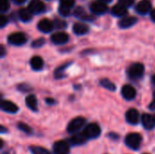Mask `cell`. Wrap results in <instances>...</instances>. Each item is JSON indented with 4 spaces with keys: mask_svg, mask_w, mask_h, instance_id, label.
Returning a JSON list of instances; mask_svg holds the SVG:
<instances>
[{
    "mask_svg": "<svg viewBox=\"0 0 155 154\" xmlns=\"http://www.w3.org/2000/svg\"><path fill=\"white\" fill-rule=\"evenodd\" d=\"M142 136L139 133H132L127 134V136L125 137V144L132 150H138L141 146L142 143Z\"/></svg>",
    "mask_w": 155,
    "mask_h": 154,
    "instance_id": "6da1fadb",
    "label": "cell"
},
{
    "mask_svg": "<svg viewBox=\"0 0 155 154\" xmlns=\"http://www.w3.org/2000/svg\"><path fill=\"white\" fill-rule=\"evenodd\" d=\"M83 133L87 139H95L101 134V128L96 123H89L84 129Z\"/></svg>",
    "mask_w": 155,
    "mask_h": 154,
    "instance_id": "7a4b0ae2",
    "label": "cell"
},
{
    "mask_svg": "<svg viewBox=\"0 0 155 154\" xmlns=\"http://www.w3.org/2000/svg\"><path fill=\"white\" fill-rule=\"evenodd\" d=\"M143 72H144V66L143 64L141 63H135L133 64L129 69H128V75L132 78V79H140L143 75Z\"/></svg>",
    "mask_w": 155,
    "mask_h": 154,
    "instance_id": "3957f363",
    "label": "cell"
},
{
    "mask_svg": "<svg viewBox=\"0 0 155 154\" xmlns=\"http://www.w3.org/2000/svg\"><path fill=\"white\" fill-rule=\"evenodd\" d=\"M86 123V120L85 118L84 117H76L74 119H73L69 123H68V126H67V132L69 133H77L78 131L81 130V128L84 127V125Z\"/></svg>",
    "mask_w": 155,
    "mask_h": 154,
    "instance_id": "277c9868",
    "label": "cell"
},
{
    "mask_svg": "<svg viewBox=\"0 0 155 154\" xmlns=\"http://www.w3.org/2000/svg\"><path fill=\"white\" fill-rule=\"evenodd\" d=\"M54 154H69L70 152V143L66 141L55 142L53 146Z\"/></svg>",
    "mask_w": 155,
    "mask_h": 154,
    "instance_id": "5b68a950",
    "label": "cell"
},
{
    "mask_svg": "<svg viewBox=\"0 0 155 154\" xmlns=\"http://www.w3.org/2000/svg\"><path fill=\"white\" fill-rule=\"evenodd\" d=\"M7 41L13 45H22L26 42V36L25 35V34L20 32L13 33L7 37Z\"/></svg>",
    "mask_w": 155,
    "mask_h": 154,
    "instance_id": "8992f818",
    "label": "cell"
},
{
    "mask_svg": "<svg viewBox=\"0 0 155 154\" xmlns=\"http://www.w3.org/2000/svg\"><path fill=\"white\" fill-rule=\"evenodd\" d=\"M90 9L94 15H102V14H104L105 12H107L108 6H107L106 3L98 0V1H94L91 4Z\"/></svg>",
    "mask_w": 155,
    "mask_h": 154,
    "instance_id": "52a82bcc",
    "label": "cell"
},
{
    "mask_svg": "<svg viewBox=\"0 0 155 154\" xmlns=\"http://www.w3.org/2000/svg\"><path fill=\"white\" fill-rule=\"evenodd\" d=\"M125 118H126V121H127L128 123L135 125L140 122V113L136 109L132 108V109H129L126 112Z\"/></svg>",
    "mask_w": 155,
    "mask_h": 154,
    "instance_id": "ba28073f",
    "label": "cell"
},
{
    "mask_svg": "<svg viewBox=\"0 0 155 154\" xmlns=\"http://www.w3.org/2000/svg\"><path fill=\"white\" fill-rule=\"evenodd\" d=\"M28 8L33 14H40L45 11V4L41 0H31Z\"/></svg>",
    "mask_w": 155,
    "mask_h": 154,
    "instance_id": "9c48e42d",
    "label": "cell"
},
{
    "mask_svg": "<svg viewBox=\"0 0 155 154\" xmlns=\"http://www.w3.org/2000/svg\"><path fill=\"white\" fill-rule=\"evenodd\" d=\"M122 95L124 99L130 101L135 98L136 96V90L130 84H125L122 88Z\"/></svg>",
    "mask_w": 155,
    "mask_h": 154,
    "instance_id": "30bf717a",
    "label": "cell"
},
{
    "mask_svg": "<svg viewBox=\"0 0 155 154\" xmlns=\"http://www.w3.org/2000/svg\"><path fill=\"white\" fill-rule=\"evenodd\" d=\"M51 40L55 44H64L69 40V35L64 32H58L51 36Z\"/></svg>",
    "mask_w": 155,
    "mask_h": 154,
    "instance_id": "8fae6325",
    "label": "cell"
},
{
    "mask_svg": "<svg viewBox=\"0 0 155 154\" xmlns=\"http://www.w3.org/2000/svg\"><path fill=\"white\" fill-rule=\"evenodd\" d=\"M152 8L150 0H141L136 5V12L140 15H146Z\"/></svg>",
    "mask_w": 155,
    "mask_h": 154,
    "instance_id": "7c38bea8",
    "label": "cell"
},
{
    "mask_svg": "<svg viewBox=\"0 0 155 154\" xmlns=\"http://www.w3.org/2000/svg\"><path fill=\"white\" fill-rule=\"evenodd\" d=\"M54 27V24L50 21L49 19L47 18H45V19H42L39 21L38 25H37V28L41 31V32H44V33H49L53 30V28Z\"/></svg>",
    "mask_w": 155,
    "mask_h": 154,
    "instance_id": "4fadbf2b",
    "label": "cell"
},
{
    "mask_svg": "<svg viewBox=\"0 0 155 154\" xmlns=\"http://www.w3.org/2000/svg\"><path fill=\"white\" fill-rule=\"evenodd\" d=\"M1 109L2 111L8 113H15L18 112V107L16 104L12 103L11 101L2 100L1 102Z\"/></svg>",
    "mask_w": 155,
    "mask_h": 154,
    "instance_id": "5bb4252c",
    "label": "cell"
},
{
    "mask_svg": "<svg viewBox=\"0 0 155 154\" xmlns=\"http://www.w3.org/2000/svg\"><path fill=\"white\" fill-rule=\"evenodd\" d=\"M142 123L145 129L151 130L155 126V117L153 116L152 114L144 113L142 116Z\"/></svg>",
    "mask_w": 155,
    "mask_h": 154,
    "instance_id": "9a60e30c",
    "label": "cell"
},
{
    "mask_svg": "<svg viewBox=\"0 0 155 154\" xmlns=\"http://www.w3.org/2000/svg\"><path fill=\"white\" fill-rule=\"evenodd\" d=\"M86 140H88V139L82 133H76V134L73 135L72 137H70L69 140H68V143L71 145L76 146V145H82V144H84L86 142Z\"/></svg>",
    "mask_w": 155,
    "mask_h": 154,
    "instance_id": "2e32d148",
    "label": "cell"
},
{
    "mask_svg": "<svg viewBox=\"0 0 155 154\" xmlns=\"http://www.w3.org/2000/svg\"><path fill=\"white\" fill-rule=\"evenodd\" d=\"M137 23V18L134 16H127L124 17L119 21V26L121 28H129Z\"/></svg>",
    "mask_w": 155,
    "mask_h": 154,
    "instance_id": "e0dca14e",
    "label": "cell"
},
{
    "mask_svg": "<svg viewBox=\"0 0 155 154\" xmlns=\"http://www.w3.org/2000/svg\"><path fill=\"white\" fill-rule=\"evenodd\" d=\"M73 30L75 34L78 35H82V34H85L86 33H88L89 31V27L87 25L84 24V23H75L73 26Z\"/></svg>",
    "mask_w": 155,
    "mask_h": 154,
    "instance_id": "ac0fdd59",
    "label": "cell"
},
{
    "mask_svg": "<svg viewBox=\"0 0 155 154\" xmlns=\"http://www.w3.org/2000/svg\"><path fill=\"white\" fill-rule=\"evenodd\" d=\"M112 14L115 16H124L127 14V7L119 3L112 8Z\"/></svg>",
    "mask_w": 155,
    "mask_h": 154,
    "instance_id": "d6986e66",
    "label": "cell"
},
{
    "mask_svg": "<svg viewBox=\"0 0 155 154\" xmlns=\"http://www.w3.org/2000/svg\"><path fill=\"white\" fill-rule=\"evenodd\" d=\"M32 15L33 13L29 10V8L22 7L18 11V16L23 22H29L32 19Z\"/></svg>",
    "mask_w": 155,
    "mask_h": 154,
    "instance_id": "ffe728a7",
    "label": "cell"
},
{
    "mask_svg": "<svg viewBox=\"0 0 155 154\" xmlns=\"http://www.w3.org/2000/svg\"><path fill=\"white\" fill-rule=\"evenodd\" d=\"M25 104L33 112L37 111V100L34 94H30L25 98Z\"/></svg>",
    "mask_w": 155,
    "mask_h": 154,
    "instance_id": "44dd1931",
    "label": "cell"
},
{
    "mask_svg": "<svg viewBox=\"0 0 155 154\" xmlns=\"http://www.w3.org/2000/svg\"><path fill=\"white\" fill-rule=\"evenodd\" d=\"M30 64H31V67L34 70L38 71V70H41L43 68L44 61H43L42 57H40V56H34L30 60Z\"/></svg>",
    "mask_w": 155,
    "mask_h": 154,
    "instance_id": "7402d4cb",
    "label": "cell"
},
{
    "mask_svg": "<svg viewBox=\"0 0 155 154\" xmlns=\"http://www.w3.org/2000/svg\"><path fill=\"white\" fill-rule=\"evenodd\" d=\"M74 15H75L76 17H78V18H80V19H83V20H92V19H94L93 16L89 15L84 11V9L83 7H80V6L77 7V8L74 10Z\"/></svg>",
    "mask_w": 155,
    "mask_h": 154,
    "instance_id": "603a6c76",
    "label": "cell"
},
{
    "mask_svg": "<svg viewBox=\"0 0 155 154\" xmlns=\"http://www.w3.org/2000/svg\"><path fill=\"white\" fill-rule=\"evenodd\" d=\"M100 84H101L102 86H104L105 89H108V90H110V91H114L115 88H116L115 84H114L112 81H110V80H108V79H102V80L100 81Z\"/></svg>",
    "mask_w": 155,
    "mask_h": 154,
    "instance_id": "cb8c5ba5",
    "label": "cell"
},
{
    "mask_svg": "<svg viewBox=\"0 0 155 154\" xmlns=\"http://www.w3.org/2000/svg\"><path fill=\"white\" fill-rule=\"evenodd\" d=\"M30 151L33 154H52L48 150L40 146H31Z\"/></svg>",
    "mask_w": 155,
    "mask_h": 154,
    "instance_id": "d4e9b609",
    "label": "cell"
},
{
    "mask_svg": "<svg viewBox=\"0 0 155 154\" xmlns=\"http://www.w3.org/2000/svg\"><path fill=\"white\" fill-rule=\"evenodd\" d=\"M17 128L20 130V131H22V132H24L25 133H26V134H31L33 132H32V129L27 125V124H25V123H19L18 124H17Z\"/></svg>",
    "mask_w": 155,
    "mask_h": 154,
    "instance_id": "484cf974",
    "label": "cell"
},
{
    "mask_svg": "<svg viewBox=\"0 0 155 154\" xmlns=\"http://www.w3.org/2000/svg\"><path fill=\"white\" fill-rule=\"evenodd\" d=\"M74 5V0H60V6L68 8L71 10V8Z\"/></svg>",
    "mask_w": 155,
    "mask_h": 154,
    "instance_id": "4316f807",
    "label": "cell"
},
{
    "mask_svg": "<svg viewBox=\"0 0 155 154\" xmlns=\"http://www.w3.org/2000/svg\"><path fill=\"white\" fill-rule=\"evenodd\" d=\"M10 7L9 0H0V10L2 13L6 12Z\"/></svg>",
    "mask_w": 155,
    "mask_h": 154,
    "instance_id": "83f0119b",
    "label": "cell"
},
{
    "mask_svg": "<svg viewBox=\"0 0 155 154\" xmlns=\"http://www.w3.org/2000/svg\"><path fill=\"white\" fill-rule=\"evenodd\" d=\"M68 64H65L62 65L61 67H59V68H57V69L55 70L54 74H55V77H56V78H61V77L64 76V70L68 66Z\"/></svg>",
    "mask_w": 155,
    "mask_h": 154,
    "instance_id": "f1b7e54d",
    "label": "cell"
},
{
    "mask_svg": "<svg viewBox=\"0 0 155 154\" xmlns=\"http://www.w3.org/2000/svg\"><path fill=\"white\" fill-rule=\"evenodd\" d=\"M58 10H59L60 15H63V16H68L70 15V9H68V8H65V7H63V6L59 5Z\"/></svg>",
    "mask_w": 155,
    "mask_h": 154,
    "instance_id": "f546056e",
    "label": "cell"
},
{
    "mask_svg": "<svg viewBox=\"0 0 155 154\" xmlns=\"http://www.w3.org/2000/svg\"><path fill=\"white\" fill-rule=\"evenodd\" d=\"M54 26L57 27V28H59V29L66 27V23H65L64 21L60 20V19H56V20L54 21Z\"/></svg>",
    "mask_w": 155,
    "mask_h": 154,
    "instance_id": "4dcf8cb0",
    "label": "cell"
},
{
    "mask_svg": "<svg viewBox=\"0 0 155 154\" xmlns=\"http://www.w3.org/2000/svg\"><path fill=\"white\" fill-rule=\"evenodd\" d=\"M45 39L44 38H39V39H36L35 41H34L33 43H32V46L33 47H40V46H42L44 44H45Z\"/></svg>",
    "mask_w": 155,
    "mask_h": 154,
    "instance_id": "1f68e13d",
    "label": "cell"
},
{
    "mask_svg": "<svg viewBox=\"0 0 155 154\" xmlns=\"http://www.w3.org/2000/svg\"><path fill=\"white\" fill-rule=\"evenodd\" d=\"M6 24H7V18L5 17V15L1 14V15H0V26H1V28L5 27V25Z\"/></svg>",
    "mask_w": 155,
    "mask_h": 154,
    "instance_id": "d6a6232c",
    "label": "cell"
},
{
    "mask_svg": "<svg viewBox=\"0 0 155 154\" xmlns=\"http://www.w3.org/2000/svg\"><path fill=\"white\" fill-rule=\"evenodd\" d=\"M134 1L135 0H119V3L128 7V6H131L134 3Z\"/></svg>",
    "mask_w": 155,
    "mask_h": 154,
    "instance_id": "836d02e7",
    "label": "cell"
},
{
    "mask_svg": "<svg viewBox=\"0 0 155 154\" xmlns=\"http://www.w3.org/2000/svg\"><path fill=\"white\" fill-rule=\"evenodd\" d=\"M149 108H150L151 110H153V111H155V92L153 93V102L150 103Z\"/></svg>",
    "mask_w": 155,
    "mask_h": 154,
    "instance_id": "e575fe53",
    "label": "cell"
},
{
    "mask_svg": "<svg viewBox=\"0 0 155 154\" xmlns=\"http://www.w3.org/2000/svg\"><path fill=\"white\" fill-rule=\"evenodd\" d=\"M0 49H1V57H4L5 54V47H4L3 44L0 45Z\"/></svg>",
    "mask_w": 155,
    "mask_h": 154,
    "instance_id": "d590c367",
    "label": "cell"
},
{
    "mask_svg": "<svg viewBox=\"0 0 155 154\" xmlns=\"http://www.w3.org/2000/svg\"><path fill=\"white\" fill-rule=\"evenodd\" d=\"M151 18H152V20L155 22V9H153L152 12H151Z\"/></svg>",
    "mask_w": 155,
    "mask_h": 154,
    "instance_id": "8d00e7d4",
    "label": "cell"
},
{
    "mask_svg": "<svg viewBox=\"0 0 155 154\" xmlns=\"http://www.w3.org/2000/svg\"><path fill=\"white\" fill-rule=\"evenodd\" d=\"M46 103H47L48 104H53V103H54V101L53 99H51V98H47V99H46Z\"/></svg>",
    "mask_w": 155,
    "mask_h": 154,
    "instance_id": "74e56055",
    "label": "cell"
},
{
    "mask_svg": "<svg viewBox=\"0 0 155 154\" xmlns=\"http://www.w3.org/2000/svg\"><path fill=\"white\" fill-rule=\"evenodd\" d=\"M15 4H18V5H21V4H23V3H25L26 0H13Z\"/></svg>",
    "mask_w": 155,
    "mask_h": 154,
    "instance_id": "f35d334b",
    "label": "cell"
},
{
    "mask_svg": "<svg viewBox=\"0 0 155 154\" xmlns=\"http://www.w3.org/2000/svg\"><path fill=\"white\" fill-rule=\"evenodd\" d=\"M100 1H103V2H104V3H109V2H111L112 0H100Z\"/></svg>",
    "mask_w": 155,
    "mask_h": 154,
    "instance_id": "ab89813d",
    "label": "cell"
},
{
    "mask_svg": "<svg viewBox=\"0 0 155 154\" xmlns=\"http://www.w3.org/2000/svg\"><path fill=\"white\" fill-rule=\"evenodd\" d=\"M152 80H153V83L154 84V85H155V74L153 76V78H152Z\"/></svg>",
    "mask_w": 155,
    "mask_h": 154,
    "instance_id": "60d3db41",
    "label": "cell"
},
{
    "mask_svg": "<svg viewBox=\"0 0 155 154\" xmlns=\"http://www.w3.org/2000/svg\"><path fill=\"white\" fill-rule=\"evenodd\" d=\"M144 154H148V153H144Z\"/></svg>",
    "mask_w": 155,
    "mask_h": 154,
    "instance_id": "b9f144b4",
    "label": "cell"
}]
</instances>
